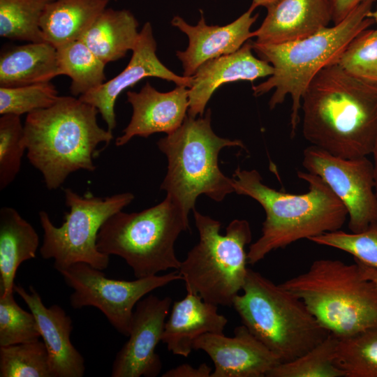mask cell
Instances as JSON below:
<instances>
[{
  "instance_id": "cell-14",
  "label": "cell",
  "mask_w": 377,
  "mask_h": 377,
  "mask_svg": "<svg viewBox=\"0 0 377 377\" xmlns=\"http://www.w3.org/2000/svg\"><path fill=\"white\" fill-rule=\"evenodd\" d=\"M156 51V43L151 25L146 22L140 31L127 66L112 79L79 97L82 101L97 108L109 131H112L117 125L114 105L118 96L143 78L155 77L172 81L178 86L191 87L193 76H179L174 73L160 61Z\"/></svg>"
},
{
  "instance_id": "cell-12",
  "label": "cell",
  "mask_w": 377,
  "mask_h": 377,
  "mask_svg": "<svg viewBox=\"0 0 377 377\" xmlns=\"http://www.w3.org/2000/svg\"><path fill=\"white\" fill-rule=\"evenodd\" d=\"M302 165L320 177L343 204L352 232L364 231L377 220L374 167L367 156L341 158L311 145L304 150Z\"/></svg>"
},
{
  "instance_id": "cell-1",
  "label": "cell",
  "mask_w": 377,
  "mask_h": 377,
  "mask_svg": "<svg viewBox=\"0 0 377 377\" xmlns=\"http://www.w3.org/2000/svg\"><path fill=\"white\" fill-rule=\"evenodd\" d=\"M304 138L345 158L371 154L377 142V85L338 64L322 68L302 97Z\"/></svg>"
},
{
  "instance_id": "cell-17",
  "label": "cell",
  "mask_w": 377,
  "mask_h": 377,
  "mask_svg": "<svg viewBox=\"0 0 377 377\" xmlns=\"http://www.w3.org/2000/svg\"><path fill=\"white\" fill-rule=\"evenodd\" d=\"M176 87L168 92H160L147 82L139 92L128 91L127 100L133 113L123 134L116 140L123 146L133 137L147 138L156 133L170 134L177 130L187 116L188 89Z\"/></svg>"
},
{
  "instance_id": "cell-22",
  "label": "cell",
  "mask_w": 377,
  "mask_h": 377,
  "mask_svg": "<svg viewBox=\"0 0 377 377\" xmlns=\"http://www.w3.org/2000/svg\"><path fill=\"white\" fill-rule=\"evenodd\" d=\"M59 75L57 48L46 41L13 46L1 54V87L49 82Z\"/></svg>"
},
{
  "instance_id": "cell-40",
  "label": "cell",
  "mask_w": 377,
  "mask_h": 377,
  "mask_svg": "<svg viewBox=\"0 0 377 377\" xmlns=\"http://www.w3.org/2000/svg\"><path fill=\"white\" fill-rule=\"evenodd\" d=\"M276 1V0H253L249 9L253 11L258 6H264L265 8H268Z\"/></svg>"
},
{
  "instance_id": "cell-39",
  "label": "cell",
  "mask_w": 377,
  "mask_h": 377,
  "mask_svg": "<svg viewBox=\"0 0 377 377\" xmlns=\"http://www.w3.org/2000/svg\"><path fill=\"white\" fill-rule=\"evenodd\" d=\"M371 154H373V158H374L373 167H374V190H375V193L377 198V142Z\"/></svg>"
},
{
  "instance_id": "cell-30",
  "label": "cell",
  "mask_w": 377,
  "mask_h": 377,
  "mask_svg": "<svg viewBox=\"0 0 377 377\" xmlns=\"http://www.w3.org/2000/svg\"><path fill=\"white\" fill-rule=\"evenodd\" d=\"M0 377H52L44 342L0 346Z\"/></svg>"
},
{
  "instance_id": "cell-16",
  "label": "cell",
  "mask_w": 377,
  "mask_h": 377,
  "mask_svg": "<svg viewBox=\"0 0 377 377\" xmlns=\"http://www.w3.org/2000/svg\"><path fill=\"white\" fill-rule=\"evenodd\" d=\"M249 10L234 22L224 25H208L202 13L198 24L192 26L179 16L172 18L171 23L184 32L188 38V45L184 51H177L185 77L192 76L203 63L208 60L237 51L253 36L251 27L258 14L252 15Z\"/></svg>"
},
{
  "instance_id": "cell-27",
  "label": "cell",
  "mask_w": 377,
  "mask_h": 377,
  "mask_svg": "<svg viewBox=\"0 0 377 377\" xmlns=\"http://www.w3.org/2000/svg\"><path fill=\"white\" fill-rule=\"evenodd\" d=\"M52 1L0 0L1 37L29 43L44 42L40 20Z\"/></svg>"
},
{
  "instance_id": "cell-6",
  "label": "cell",
  "mask_w": 377,
  "mask_h": 377,
  "mask_svg": "<svg viewBox=\"0 0 377 377\" xmlns=\"http://www.w3.org/2000/svg\"><path fill=\"white\" fill-rule=\"evenodd\" d=\"M157 145L168 158L167 174L161 189L188 216L197 198L206 195L220 202L235 192L233 179L221 171L219 154L226 147L244 148L240 140L218 136L211 126V110L198 119L186 117L174 132L160 139Z\"/></svg>"
},
{
  "instance_id": "cell-26",
  "label": "cell",
  "mask_w": 377,
  "mask_h": 377,
  "mask_svg": "<svg viewBox=\"0 0 377 377\" xmlns=\"http://www.w3.org/2000/svg\"><path fill=\"white\" fill-rule=\"evenodd\" d=\"M57 53L60 74L71 79L73 96H80L105 82V64L82 40L57 47Z\"/></svg>"
},
{
  "instance_id": "cell-5",
  "label": "cell",
  "mask_w": 377,
  "mask_h": 377,
  "mask_svg": "<svg viewBox=\"0 0 377 377\" xmlns=\"http://www.w3.org/2000/svg\"><path fill=\"white\" fill-rule=\"evenodd\" d=\"M354 261L316 260L306 272L280 283L338 339L377 326V286Z\"/></svg>"
},
{
  "instance_id": "cell-19",
  "label": "cell",
  "mask_w": 377,
  "mask_h": 377,
  "mask_svg": "<svg viewBox=\"0 0 377 377\" xmlns=\"http://www.w3.org/2000/svg\"><path fill=\"white\" fill-rule=\"evenodd\" d=\"M252 51L251 41H246L237 51L208 60L199 66L192 75L193 83L188 88L187 114L194 118L203 116L212 95L225 83L270 76L273 66L256 57Z\"/></svg>"
},
{
  "instance_id": "cell-35",
  "label": "cell",
  "mask_w": 377,
  "mask_h": 377,
  "mask_svg": "<svg viewBox=\"0 0 377 377\" xmlns=\"http://www.w3.org/2000/svg\"><path fill=\"white\" fill-rule=\"evenodd\" d=\"M50 82L15 87H0V114L21 116L52 106L59 98Z\"/></svg>"
},
{
  "instance_id": "cell-28",
  "label": "cell",
  "mask_w": 377,
  "mask_h": 377,
  "mask_svg": "<svg viewBox=\"0 0 377 377\" xmlns=\"http://www.w3.org/2000/svg\"><path fill=\"white\" fill-rule=\"evenodd\" d=\"M335 364L344 377H377V326L339 339Z\"/></svg>"
},
{
  "instance_id": "cell-10",
  "label": "cell",
  "mask_w": 377,
  "mask_h": 377,
  "mask_svg": "<svg viewBox=\"0 0 377 377\" xmlns=\"http://www.w3.org/2000/svg\"><path fill=\"white\" fill-rule=\"evenodd\" d=\"M65 204L69 210L59 227L45 211L39 212L43 239L39 252L43 259L54 260L58 272L77 263H85L100 270L106 269L110 256L97 247V237L105 221L122 210L134 199L131 193L110 197L81 196L71 188L64 189Z\"/></svg>"
},
{
  "instance_id": "cell-29",
  "label": "cell",
  "mask_w": 377,
  "mask_h": 377,
  "mask_svg": "<svg viewBox=\"0 0 377 377\" xmlns=\"http://www.w3.org/2000/svg\"><path fill=\"white\" fill-rule=\"evenodd\" d=\"M339 339L330 334L301 356L281 362L267 374V377H344L335 364Z\"/></svg>"
},
{
  "instance_id": "cell-18",
  "label": "cell",
  "mask_w": 377,
  "mask_h": 377,
  "mask_svg": "<svg viewBox=\"0 0 377 377\" xmlns=\"http://www.w3.org/2000/svg\"><path fill=\"white\" fill-rule=\"evenodd\" d=\"M27 291L15 284L14 292L22 297L34 315L40 337L50 355L52 377H82L84 360L71 340V318L57 304L47 307L32 286Z\"/></svg>"
},
{
  "instance_id": "cell-11",
  "label": "cell",
  "mask_w": 377,
  "mask_h": 377,
  "mask_svg": "<svg viewBox=\"0 0 377 377\" xmlns=\"http://www.w3.org/2000/svg\"><path fill=\"white\" fill-rule=\"evenodd\" d=\"M59 272L73 290L69 297L73 309L93 306L99 309L112 326L126 337L129 335L137 303L154 290L182 280L178 269L133 281L109 279L102 270L85 263L73 264Z\"/></svg>"
},
{
  "instance_id": "cell-31",
  "label": "cell",
  "mask_w": 377,
  "mask_h": 377,
  "mask_svg": "<svg viewBox=\"0 0 377 377\" xmlns=\"http://www.w3.org/2000/svg\"><path fill=\"white\" fill-rule=\"evenodd\" d=\"M336 63L350 75L377 85V29L360 32Z\"/></svg>"
},
{
  "instance_id": "cell-2",
  "label": "cell",
  "mask_w": 377,
  "mask_h": 377,
  "mask_svg": "<svg viewBox=\"0 0 377 377\" xmlns=\"http://www.w3.org/2000/svg\"><path fill=\"white\" fill-rule=\"evenodd\" d=\"M297 176L308 183V192L277 191L263 184L256 170H235V192L256 200L266 214L262 235L247 253L248 263L254 265L271 251L298 240L340 230L346 222L347 209L320 177L302 171Z\"/></svg>"
},
{
  "instance_id": "cell-32",
  "label": "cell",
  "mask_w": 377,
  "mask_h": 377,
  "mask_svg": "<svg viewBox=\"0 0 377 377\" xmlns=\"http://www.w3.org/2000/svg\"><path fill=\"white\" fill-rule=\"evenodd\" d=\"M27 150L24 126L20 116L1 114L0 117V190L15 179Z\"/></svg>"
},
{
  "instance_id": "cell-34",
  "label": "cell",
  "mask_w": 377,
  "mask_h": 377,
  "mask_svg": "<svg viewBox=\"0 0 377 377\" xmlns=\"http://www.w3.org/2000/svg\"><path fill=\"white\" fill-rule=\"evenodd\" d=\"M309 240L347 252L354 259L377 269V220L360 232L348 233L337 230L313 237Z\"/></svg>"
},
{
  "instance_id": "cell-38",
  "label": "cell",
  "mask_w": 377,
  "mask_h": 377,
  "mask_svg": "<svg viewBox=\"0 0 377 377\" xmlns=\"http://www.w3.org/2000/svg\"><path fill=\"white\" fill-rule=\"evenodd\" d=\"M354 260L357 261L360 264L364 276L367 279L372 281L377 286V269L369 267L356 259H354Z\"/></svg>"
},
{
  "instance_id": "cell-33",
  "label": "cell",
  "mask_w": 377,
  "mask_h": 377,
  "mask_svg": "<svg viewBox=\"0 0 377 377\" xmlns=\"http://www.w3.org/2000/svg\"><path fill=\"white\" fill-rule=\"evenodd\" d=\"M13 294H0V346L36 341L40 337L34 315L22 309Z\"/></svg>"
},
{
  "instance_id": "cell-9",
  "label": "cell",
  "mask_w": 377,
  "mask_h": 377,
  "mask_svg": "<svg viewBox=\"0 0 377 377\" xmlns=\"http://www.w3.org/2000/svg\"><path fill=\"white\" fill-rule=\"evenodd\" d=\"M199 242L178 269L187 293L216 305L232 306L249 269L245 246L252 239L249 223L235 219L220 233L221 223L193 209Z\"/></svg>"
},
{
  "instance_id": "cell-8",
  "label": "cell",
  "mask_w": 377,
  "mask_h": 377,
  "mask_svg": "<svg viewBox=\"0 0 377 377\" xmlns=\"http://www.w3.org/2000/svg\"><path fill=\"white\" fill-rule=\"evenodd\" d=\"M189 230L188 216L170 196L139 212L122 210L108 218L97 237L98 250L122 258L135 278L179 269L182 262L175 252L179 234Z\"/></svg>"
},
{
  "instance_id": "cell-7",
  "label": "cell",
  "mask_w": 377,
  "mask_h": 377,
  "mask_svg": "<svg viewBox=\"0 0 377 377\" xmlns=\"http://www.w3.org/2000/svg\"><path fill=\"white\" fill-rule=\"evenodd\" d=\"M242 291L232 306L281 362L301 356L330 334L301 299L257 272L249 269Z\"/></svg>"
},
{
  "instance_id": "cell-36",
  "label": "cell",
  "mask_w": 377,
  "mask_h": 377,
  "mask_svg": "<svg viewBox=\"0 0 377 377\" xmlns=\"http://www.w3.org/2000/svg\"><path fill=\"white\" fill-rule=\"evenodd\" d=\"M212 369L205 363L198 367L182 364L165 372L162 377H211Z\"/></svg>"
},
{
  "instance_id": "cell-25",
  "label": "cell",
  "mask_w": 377,
  "mask_h": 377,
  "mask_svg": "<svg viewBox=\"0 0 377 377\" xmlns=\"http://www.w3.org/2000/svg\"><path fill=\"white\" fill-rule=\"evenodd\" d=\"M109 0H53L46 6L40 27L45 41L56 48L79 40Z\"/></svg>"
},
{
  "instance_id": "cell-37",
  "label": "cell",
  "mask_w": 377,
  "mask_h": 377,
  "mask_svg": "<svg viewBox=\"0 0 377 377\" xmlns=\"http://www.w3.org/2000/svg\"><path fill=\"white\" fill-rule=\"evenodd\" d=\"M363 1L326 0L331 13L332 22L334 24L340 23Z\"/></svg>"
},
{
  "instance_id": "cell-3",
  "label": "cell",
  "mask_w": 377,
  "mask_h": 377,
  "mask_svg": "<svg viewBox=\"0 0 377 377\" xmlns=\"http://www.w3.org/2000/svg\"><path fill=\"white\" fill-rule=\"evenodd\" d=\"M98 110L73 96H59L52 106L27 114L24 124L27 158L49 190L59 188L80 170H96L98 145H108L112 131L97 122Z\"/></svg>"
},
{
  "instance_id": "cell-4",
  "label": "cell",
  "mask_w": 377,
  "mask_h": 377,
  "mask_svg": "<svg viewBox=\"0 0 377 377\" xmlns=\"http://www.w3.org/2000/svg\"><path fill=\"white\" fill-rule=\"evenodd\" d=\"M376 0H364L340 23L326 27L314 34L292 42L262 44L251 41L258 58L274 68L269 78L252 87L255 96L274 89L269 101L271 110L289 95L292 98L290 117L293 138L300 121L302 97L314 76L324 67L336 63L349 43L362 31L375 23L368 13Z\"/></svg>"
},
{
  "instance_id": "cell-20",
  "label": "cell",
  "mask_w": 377,
  "mask_h": 377,
  "mask_svg": "<svg viewBox=\"0 0 377 377\" xmlns=\"http://www.w3.org/2000/svg\"><path fill=\"white\" fill-rule=\"evenodd\" d=\"M255 42L279 44L310 36L332 21L326 0H276L269 6Z\"/></svg>"
},
{
  "instance_id": "cell-23",
  "label": "cell",
  "mask_w": 377,
  "mask_h": 377,
  "mask_svg": "<svg viewBox=\"0 0 377 377\" xmlns=\"http://www.w3.org/2000/svg\"><path fill=\"white\" fill-rule=\"evenodd\" d=\"M39 237L34 227L10 207L0 209V294L14 292L15 279L24 261L36 258Z\"/></svg>"
},
{
  "instance_id": "cell-24",
  "label": "cell",
  "mask_w": 377,
  "mask_h": 377,
  "mask_svg": "<svg viewBox=\"0 0 377 377\" xmlns=\"http://www.w3.org/2000/svg\"><path fill=\"white\" fill-rule=\"evenodd\" d=\"M138 22L128 10L105 8L81 37L105 64L123 58L137 43Z\"/></svg>"
},
{
  "instance_id": "cell-13",
  "label": "cell",
  "mask_w": 377,
  "mask_h": 377,
  "mask_svg": "<svg viewBox=\"0 0 377 377\" xmlns=\"http://www.w3.org/2000/svg\"><path fill=\"white\" fill-rule=\"evenodd\" d=\"M172 302L170 297L149 295L137 303L128 339L113 362L112 377H156L160 374L162 363L156 347L161 341Z\"/></svg>"
},
{
  "instance_id": "cell-41",
  "label": "cell",
  "mask_w": 377,
  "mask_h": 377,
  "mask_svg": "<svg viewBox=\"0 0 377 377\" xmlns=\"http://www.w3.org/2000/svg\"><path fill=\"white\" fill-rule=\"evenodd\" d=\"M367 17L374 19L375 22H377V8L374 11L371 10L368 13Z\"/></svg>"
},
{
  "instance_id": "cell-21",
  "label": "cell",
  "mask_w": 377,
  "mask_h": 377,
  "mask_svg": "<svg viewBox=\"0 0 377 377\" xmlns=\"http://www.w3.org/2000/svg\"><path fill=\"white\" fill-rule=\"evenodd\" d=\"M228 319L218 312V305L187 293L173 303L165 321L161 341L172 353L188 357L195 340L207 333H223Z\"/></svg>"
},
{
  "instance_id": "cell-15",
  "label": "cell",
  "mask_w": 377,
  "mask_h": 377,
  "mask_svg": "<svg viewBox=\"0 0 377 377\" xmlns=\"http://www.w3.org/2000/svg\"><path fill=\"white\" fill-rule=\"evenodd\" d=\"M193 348L205 352L212 360L211 377H263L281 363L244 325L235 329L232 337L205 334L195 340Z\"/></svg>"
}]
</instances>
